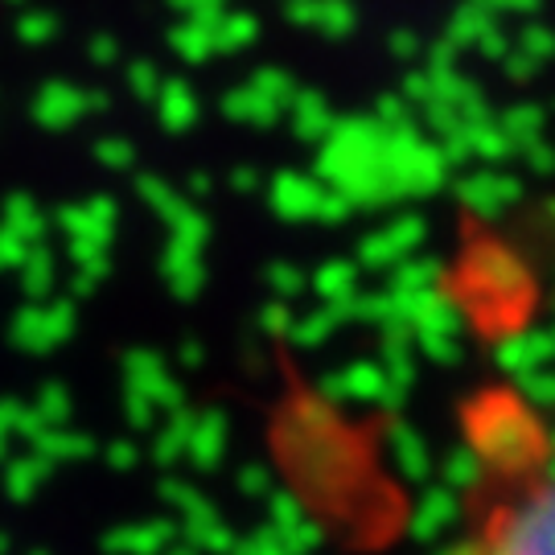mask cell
Returning a JSON list of instances; mask_svg holds the SVG:
<instances>
[{
	"label": "cell",
	"instance_id": "cell-1",
	"mask_svg": "<svg viewBox=\"0 0 555 555\" xmlns=\"http://www.w3.org/2000/svg\"><path fill=\"white\" fill-rule=\"evenodd\" d=\"M465 437L469 453L481 461V469H490L498 486L543 474L552 461V437L543 420L515 391H481L465 408Z\"/></svg>",
	"mask_w": 555,
	"mask_h": 555
},
{
	"label": "cell",
	"instance_id": "cell-2",
	"mask_svg": "<svg viewBox=\"0 0 555 555\" xmlns=\"http://www.w3.org/2000/svg\"><path fill=\"white\" fill-rule=\"evenodd\" d=\"M456 555H555V469L498 486Z\"/></svg>",
	"mask_w": 555,
	"mask_h": 555
},
{
	"label": "cell",
	"instance_id": "cell-3",
	"mask_svg": "<svg viewBox=\"0 0 555 555\" xmlns=\"http://www.w3.org/2000/svg\"><path fill=\"white\" fill-rule=\"evenodd\" d=\"M461 309H469V318L477 325H494L498 318H518L531 300V272L511 243H498V238H486V243H474L469 256L461 263Z\"/></svg>",
	"mask_w": 555,
	"mask_h": 555
},
{
	"label": "cell",
	"instance_id": "cell-4",
	"mask_svg": "<svg viewBox=\"0 0 555 555\" xmlns=\"http://www.w3.org/2000/svg\"><path fill=\"white\" fill-rule=\"evenodd\" d=\"M124 375H128V396L144 399L153 412H178L181 408L178 383L165 375L157 354H144V350L128 354L124 358Z\"/></svg>",
	"mask_w": 555,
	"mask_h": 555
},
{
	"label": "cell",
	"instance_id": "cell-5",
	"mask_svg": "<svg viewBox=\"0 0 555 555\" xmlns=\"http://www.w3.org/2000/svg\"><path fill=\"white\" fill-rule=\"evenodd\" d=\"M75 330V313L59 305V309H25L13 321V341L29 354H50L54 346H62Z\"/></svg>",
	"mask_w": 555,
	"mask_h": 555
},
{
	"label": "cell",
	"instance_id": "cell-6",
	"mask_svg": "<svg viewBox=\"0 0 555 555\" xmlns=\"http://www.w3.org/2000/svg\"><path fill=\"white\" fill-rule=\"evenodd\" d=\"M518 198H522V185H518V178H506V173H469L461 181V202L474 210L477 219H502Z\"/></svg>",
	"mask_w": 555,
	"mask_h": 555
},
{
	"label": "cell",
	"instance_id": "cell-7",
	"mask_svg": "<svg viewBox=\"0 0 555 555\" xmlns=\"http://www.w3.org/2000/svg\"><path fill=\"white\" fill-rule=\"evenodd\" d=\"M424 235H428V231H424V222L412 219V215H403V219H396L391 227H383V231L362 238L358 256H362V263H371V268H387L391 259L408 256L412 247H420Z\"/></svg>",
	"mask_w": 555,
	"mask_h": 555
},
{
	"label": "cell",
	"instance_id": "cell-8",
	"mask_svg": "<svg viewBox=\"0 0 555 555\" xmlns=\"http://www.w3.org/2000/svg\"><path fill=\"white\" fill-rule=\"evenodd\" d=\"M325 198L321 181L300 178V173H280L272 185V206L284 219H318V206Z\"/></svg>",
	"mask_w": 555,
	"mask_h": 555
},
{
	"label": "cell",
	"instance_id": "cell-9",
	"mask_svg": "<svg viewBox=\"0 0 555 555\" xmlns=\"http://www.w3.org/2000/svg\"><path fill=\"white\" fill-rule=\"evenodd\" d=\"M173 543V527L169 522H132V527H116L103 539L107 555H160Z\"/></svg>",
	"mask_w": 555,
	"mask_h": 555
},
{
	"label": "cell",
	"instance_id": "cell-10",
	"mask_svg": "<svg viewBox=\"0 0 555 555\" xmlns=\"http://www.w3.org/2000/svg\"><path fill=\"white\" fill-rule=\"evenodd\" d=\"M334 124H337L334 107H330V100L321 91H300L297 100H293V132L300 140L325 144V137L334 132Z\"/></svg>",
	"mask_w": 555,
	"mask_h": 555
},
{
	"label": "cell",
	"instance_id": "cell-11",
	"mask_svg": "<svg viewBox=\"0 0 555 555\" xmlns=\"http://www.w3.org/2000/svg\"><path fill=\"white\" fill-rule=\"evenodd\" d=\"M222 449H227V424H222V416L206 412V416L194 420V428H190V444H185V456H190L198 469H215Z\"/></svg>",
	"mask_w": 555,
	"mask_h": 555
},
{
	"label": "cell",
	"instance_id": "cell-12",
	"mask_svg": "<svg viewBox=\"0 0 555 555\" xmlns=\"http://www.w3.org/2000/svg\"><path fill=\"white\" fill-rule=\"evenodd\" d=\"M50 469H54V465H50L46 456H38V453L13 456V461L4 465V494L13 498V502H29V498L46 486Z\"/></svg>",
	"mask_w": 555,
	"mask_h": 555
},
{
	"label": "cell",
	"instance_id": "cell-13",
	"mask_svg": "<svg viewBox=\"0 0 555 555\" xmlns=\"http://www.w3.org/2000/svg\"><path fill=\"white\" fill-rule=\"evenodd\" d=\"M29 444L50 465H59V461H82V456L95 453V440L87 437V433H70V428H41Z\"/></svg>",
	"mask_w": 555,
	"mask_h": 555
},
{
	"label": "cell",
	"instance_id": "cell-14",
	"mask_svg": "<svg viewBox=\"0 0 555 555\" xmlns=\"http://www.w3.org/2000/svg\"><path fill=\"white\" fill-rule=\"evenodd\" d=\"M465 132V144H469V153L481 160H506L515 153V140L502 132V124L494 119H477V124H465L461 128Z\"/></svg>",
	"mask_w": 555,
	"mask_h": 555
},
{
	"label": "cell",
	"instance_id": "cell-15",
	"mask_svg": "<svg viewBox=\"0 0 555 555\" xmlns=\"http://www.w3.org/2000/svg\"><path fill=\"white\" fill-rule=\"evenodd\" d=\"M494 25L498 21L490 9H481V4H461L453 17H449V34H444V38L453 41L456 50H461V46H474L477 50V41L486 38Z\"/></svg>",
	"mask_w": 555,
	"mask_h": 555
},
{
	"label": "cell",
	"instance_id": "cell-16",
	"mask_svg": "<svg viewBox=\"0 0 555 555\" xmlns=\"http://www.w3.org/2000/svg\"><path fill=\"white\" fill-rule=\"evenodd\" d=\"M498 124H502L506 137L515 140V149H527L531 140H543V124H547V116H543L539 103H515Z\"/></svg>",
	"mask_w": 555,
	"mask_h": 555
},
{
	"label": "cell",
	"instance_id": "cell-17",
	"mask_svg": "<svg viewBox=\"0 0 555 555\" xmlns=\"http://www.w3.org/2000/svg\"><path fill=\"white\" fill-rule=\"evenodd\" d=\"M46 428L41 416L29 408V403H21V399H0V440H34Z\"/></svg>",
	"mask_w": 555,
	"mask_h": 555
},
{
	"label": "cell",
	"instance_id": "cell-18",
	"mask_svg": "<svg viewBox=\"0 0 555 555\" xmlns=\"http://www.w3.org/2000/svg\"><path fill=\"white\" fill-rule=\"evenodd\" d=\"M34 412L41 416L46 428H66V420H70V391H66L62 383H46V387L38 391Z\"/></svg>",
	"mask_w": 555,
	"mask_h": 555
},
{
	"label": "cell",
	"instance_id": "cell-19",
	"mask_svg": "<svg viewBox=\"0 0 555 555\" xmlns=\"http://www.w3.org/2000/svg\"><path fill=\"white\" fill-rule=\"evenodd\" d=\"M354 280H358V272H354V263H346V259H334V263H325L318 272V293L325 300H346L350 293H354Z\"/></svg>",
	"mask_w": 555,
	"mask_h": 555
},
{
	"label": "cell",
	"instance_id": "cell-20",
	"mask_svg": "<svg viewBox=\"0 0 555 555\" xmlns=\"http://www.w3.org/2000/svg\"><path fill=\"white\" fill-rule=\"evenodd\" d=\"M354 25H358V9L350 0H321L318 29L325 38H346V34H354Z\"/></svg>",
	"mask_w": 555,
	"mask_h": 555
},
{
	"label": "cell",
	"instance_id": "cell-21",
	"mask_svg": "<svg viewBox=\"0 0 555 555\" xmlns=\"http://www.w3.org/2000/svg\"><path fill=\"white\" fill-rule=\"evenodd\" d=\"M251 91H259L268 103H276V107H293V100H297V82L288 79L284 70H259L256 79H251Z\"/></svg>",
	"mask_w": 555,
	"mask_h": 555
},
{
	"label": "cell",
	"instance_id": "cell-22",
	"mask_svg": "<svg viewBox=\"0 0 555 555\" xmlns=\"http://www.w3.org/2000/svg\"><path fill=\"white\" fill-rule=\"evenodd\" d=\"M190 428H194V416H190V412H178L173 424L157 437V449H153L157 461H165V465H169V461H178V456L185 453V444H190Z\"/></svg>",
	"mask_w": 555,
	"mask_h": 555
},
{
	"label": "cell",
	"instance_id": "cell-23",
	"mask_svg": "<svg viewBox=\"0 0 555 555\" xmlns=\"http://www.w3.org/2000/svg\"><path fill=\"white\" fill-rule=\"evenodd\" d=\"M227 107H231L238 119H256V124H272V119L280 116L276 103H268L259 91H251V87H247V91H238V95H231Z\"/></svg>",
	"mask_w": 555,
	"mask_h": 555
},
{
	"label": "cell",
	"instance_id": "cell-24",
	"mask_svg": "<svg viewBox=\"0 0 555 555\" xmlns=\"http://www.w3.org/2000/svg\"><path fill=\"white\" fill-rule=\"evenodd\" d=\"M518 50L543 66L547 59H555V29H547V25H522V34H518Z\"/></svg>",
	"mask_w": 555,
	"mask_h": 555
},
{
	"label": "cell",
	"instance_id": "cell-25",
	"mask_svg": "<svg viewBox=\"0 0 555 555\" xmlns=\"http://www.w3.org/2000/svg\"><path fill=\"white\" fill-rule=\"evenodd\" d=\"M375 119L383 124V128H408L412 124V103L403 100V95H378L375 103Z\"/></svg>",
	"mask_w": 555,
	"mask_h": 555
},
{
	"label": "cell",
	"instance_id": "cell-26",
	"mask_svg": "<svg viewBox=\"0 0 555 555\" xmlns=\"http://www.w3.org/2000/svg\"><path fill=\"white\" fill-rule=\"evenodd\" d=\"M424 70H456V46L449 38H440L437 46L424 50Z\"/></svg>",
	"mask_w": 555,
	"mask_h": 555
},
{
	"label": "cell",
	"instance_id": "cell-27",
	"mask_svg": "<svg viewBox=\"0 0 555 555\" xmlns=\"http://www.w3.org/2000/svg\"><path fill=\"white\" fill-rule=\"evenodd\" d=\"M403 100L408 103H433V79H428V70H412L408 79H403Z\"/></svg>",
	"mask_w": 555,
	"mask_h": 555
},
{
	"label": "cell",
	"instance_id": "cell-28",
	"mask_svg": "<svg viewBox=\"0 0 555 555\" xmlns=\"http://www.w3.org/2000/svg\"><path fill=\"white\" fill-rule=\"evenodd\" d=\"M522 157H527V165H531L535 173H555V149L547 140H531V144L522 149Z\"/></svg>",
	"mask_w": 555,
	"mask_h": 555
},
{
	"label": "cell",
	"instance_id": "cell-29",
	"mask_svg": "<svg viewBox=\"0 0 555 555\" xmlns=\"http://www.w3.org/2000/svg\"><path fill=\"white\" fill-rule=\"evenodd\" d=\"M477 54H481V59H490V62H506V54H511V38L494 25L486 38L477 41Z\"/></svg>",
	"mask_w": 555,
	"mask_h": 555
},
{
	"label": "cell",
	"instance_id": "cell-30",
	"mask_svg": "<svg viewBox=\"0 0 555 555\" xmlns=\"http://www.w3.org/2000/svg\"><path fill=\"white\" fill-rule=\"evenodd\" d=\"M387 46H391V54H396V59H403V62H412V59H420V54H424V41H420L412 29H396Z\"/></svg>",
	"mask_w": 555,
	"mask_h": 555
},
{
	"label": "cell",
	"instance_id": "cell-31",
	"mask_svg": "<svg viewBox=\"0 0 555 555\" xmlns=\"http://www.w3.org/2000/svg\"><path fill=\"white\" fill-rule=\"evenodd\" d=\"M256 38V21L251 17H231L222 25V46H247Z\"/></svg>",
	"mask_w": 555,
	"mask_h": 555
},
{
	"label": "cell",
	"instance_id": "cell-32",
	"mask_svg": "<svg viewBox=\"0 0 555 555\" xmlns=\"http://www.w3.org/2000/svg\"><path fill=\"white\" fill-rule=\"evenodd\" d=\"M469 4H481L490 13H522V17H531V13H539L543 0H469Z\"/></svg>",
	"mask_w": 555,
	"mask_h": 555
},
{
	"label": "cell",
	"instance_id": "cell-33",
	"mask_svg": "<svg viewBox=\"0 0 555 555\" xmlns=\"http://www.w3.org/2000/svg\"><path fill=\"white\" fill-rule=\"evenodd\" d=\"M318 13H321V0H288V21L293 25L318 29Z\"/></svg>",
	"mask_w": 555,
	"mask_h": 555
},
{
	"label": "cell",
	"instance_id": "cell-34",
	"mask_svg": "<svg viewBox=\"0 0 555 555\" xmlns=\"http://www.w3.org/2000/svg\"><path fill=\"white\" fill-rule=\"evenodd\" d=\"M502 66H506V75H511V79H515V82L531 79V75H535V70H539V62H535V59H527L522 50H511V54H506V62H502Z\"/></svg>",
	"mask_w": 555,
	"mask_h": 555
},
{
	"label": "cell",
	"instance_id": "cell-35",
	"mask_svg": "<svg viewBox=\"0 0 555 555\" xmlns=\"http://www.w3.org/2000/svg\"><path fill=\"white\" fill-rule=\"evenodd\" d=\"M107 461H112V469H132L137 465V449L128 440H116V444H107Z\"/></svg>",
	"mask_w": 555,
	"mask_h": 555
},
{
	"label": "cell",
	"instance_id": "cell-36",
	"mask_svg": "<svg viewBox=\"0 0 555 555\" xmlns=\"http://www.w3.org/2000/svg\"><path fill=\"white\" fill-rule=\"evenodd\" d=\"M272 284H276L280 293H297L300 272H297V268H284V263H276V268H272Z\"/></svg>",
	"mask_w": 555,
	"mask_h": 555
},
{
	"label": "cell",
	"instance_id": "cell-37",
	"mask_svg": "<svg viewBox=\"0 0 555 555\" xmlns=\"http://www.w3.org/2000/svg\"><path fill=\"white\" fill-rule=\"evenodd\" d=\"M169 555H194V543H181V547H169Z\"/></svg>",
	"mask_w": 555,
	"mask_h": 555
},
{
	"label": "cell",
	"instance_id": "cell-38",
	"mask_svg": "<svg viewBox=\"0 0 555 555\" xmlns=\"http://www.w3.org/2000/svg\"><path fill=\"white\" fill-rule=\"evenodd\" d=\"M9 547H13V543H9V535L0 531V555H9Z\"/></svg>",
	"mask_w": 555,
	"mask_h": 555
},
{
	"label": "cell",
	"instance_id": "cell-39",
	"mask_svg": "<svg viewBox=\"0 0 555 555\" xmlns=\"http://www.w3.org/2000/svg\"><path fill=\"white\" fill-rule=\"evenodd\" d=\"M547 222L555 227V202H547Z\"/></svg>",
	"mask_w": 555,
	"mask_h": 555
},
{
	"label": "cell",
	"instance_id": "cell-40",
	"mask_svg": "<svg viewBox=\"0 0 555 555\" xmlns=\"http://www.w3.org/2000/svg\"><path fill=\"white\" fill-rule=\"evenodd\" d=\"M34 555H46V552H34Z\"/></svg>",
	"mask_w": 555,
	"mask_h": 555
}]
</instances>
